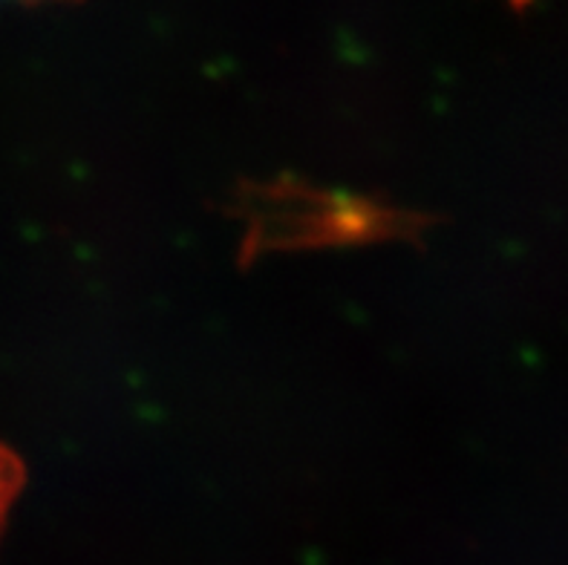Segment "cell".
<instances>
[{"mask_svg":"<svg viewBox=\"0 0 568 565\" xmlns=\"http://www.w3.org/2000/svg\"><path fill=\"white\" fill-rule=\"evenodd\" d=\"M12 491H14V465H12V458L0 451V519H3V514H7Z\"/></svg>","mask_w":568,"mask_h":565,"instance_id":"6da1fadb","label":"cell"}]
</instances>
